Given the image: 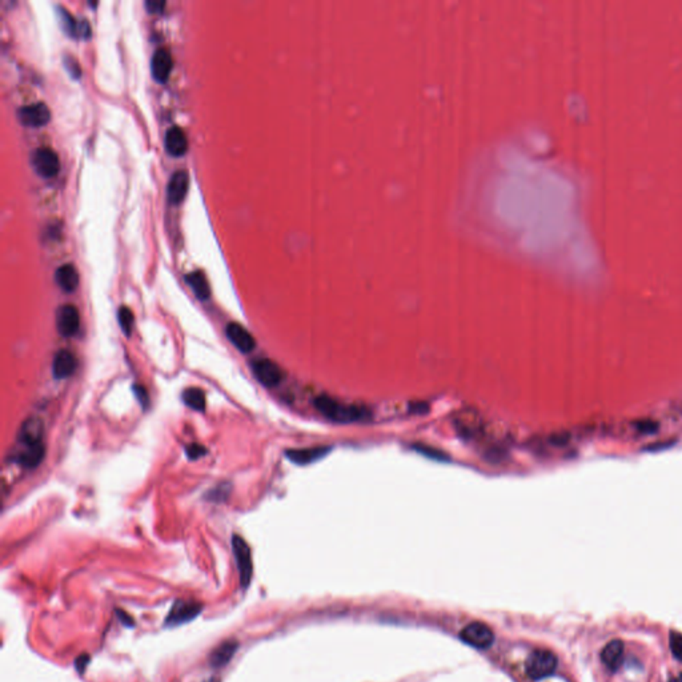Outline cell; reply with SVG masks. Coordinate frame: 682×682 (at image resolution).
<instances>
[{
  "label": "cell",
  "instance_id": "14",
  "mask_svg": "<svg viewBox=\"0 0 682 682\" xmlns=\"http://www.w3.org/2000/svg\"><path fill=\"white\" fill-rule=\"evenodd\" d=\"M165 149L173 158L183 156L188 149V141L186 132L175 125L171 127L165 134Z\"/></svg>",
  "mask_w": 682,
  "mask_h": 682
},
{
  "label": "cell",
  "instance_id": "28",
  "mask_svg": "<svg viewBox=\"0 0 682 682\" xmlns=\"http://www.w3.org/2000/svg\"><path fill=\"white\" fill-rule=\"evenodd\" d=\"M134 393L136 396V399L139 401V404L141 405L143 409H147L148 405H149V395L148 392L145 391L144 387L141 385H134Z\"/></svg>",
  "mask_w": 682,
  "mask_h": 682
},
{
  "label": "cell",
  "instance_id": "12",
  "mask_svg": "<svg viewBox=\"0 0 682 682\" xmlns=\"http://www.w3.org/2000/svg\"><path fill=\"white\" fill-rule=\"evenodd\" d=\"M172 55L167 48H159L155 51L151 60V71L152 76L156 82L165 83L172 71Z\"/></svg>",
  "mask_w": 682,
  "mask_h": 682
},
{
  "label": "cell",
  "instance_id": "30",
  "mask_svg": "<svg viewBox=\"0 0 682 682\" xmlns=\"http://www.w3.org/2000/svg\"><path fill=\"white\" fill-rule=\"evenodd\" d=\"M226 489H230V487H228V485L221 484L220 487H217V488L212 489L211 494H208V496H210L208 498L212 500V501H223V500L228 496V494H230V492H227Z\"/></svg>",
  "mask_w": 682,
  "mask_h": 682
},
{
  "label": "cell",
  "instance_id": "23",
  "mask_svg": "<svg viewBox=\"0 0 682 682\" xmlns=\"http://www.w3.org/2000/svg\"><path fill=\"white\" fill-rule=\"evenodd\" d=\"M235 648L236 645L235 644H232V642L226 644V645H223L221 648H219V649L213 653V656H212V663H213L215 666L224 665L228 659L232 657V655H234V652H235Z\"/></svg>",
  "mask_w": 682,
  "mask_h": 682
},
{
  "label": "cell",
  "instance_id": "3",
  "mask_svg": "<svg viewBox=\"0 0 682 682\" xmlns=\"http://www.w3.org/2000/svg\"><path fill=\"white\" fill-rule=\"evenodd\" d=\"M31 165L34 167L35 172L45 178L51 179L59 173L60 169V162L58 154L51 149V148H38L31 156Z\"/></svg>",
  "mask_w": 682,
  "mask_h": 682
},
{
  "label": "cell",
  "instance_id": "18",
  "mask_svg": "<svg viewBox=\"0 0 682 682\" xmlns=\"http://www.w3.org/2000/svg\"><path fill=\"white\" fill-rule=\"evenodd\" d=\"M45 456L46 447L45 444H40L38 447L21 449L16 456V461L25 470H34L40 465V463L45 460Z\"/></svg>",
  "mask_w": 682,
  "mask_h": 682
},
{
  "label": "cell",
  "instance_id": "33",
  "mask_svg": "<svg viewBox=\"0 0 682 682\" xmlns=\"http://www.w3.org/2000/svg\"><path fill=\"white\" fill-rule=\"evenodd\" d=\"M680 682H682V674L680 676Z\"/></svg>",
  "mask_w": 682,
  "mask_h": 682
},
{
  "label": "cell",
  "instance_id": "24",
  "mask_svg": "<svg viewBox=\"0 0 682 682\" xmlns=\"http://www.w3.org/2000/svg\"><path fill=\"white\" fill-rule=\"evenodd\" d=\"M413 449L417 450L420 454H424L432 460H437V461H448L449 460V456L446 454V452H443L437 448L429 447V446H424V444H416V446H413Z\"/></svg>",
  "mask_w": 682,
  "mask_h": 682
},
{
  "label": "cell",
  "instance_id": "25",
  "mask_svg": "<svg viewBox=\"0 0 682 682\" xmlns=\"http://www.w3.org/2000/svg\"><path fill=\"white\" fill-rule=\"evenodd\" d=\"M669 645L673 656L679 661H682V635L680 632H670L669 635Z\"/></svg>",
  "mask_w": 682,
  "mask_h": 682
},
{
  "label": "cell",
  "instance_id": "7",
  "mask_svg": "<svg viewBox=\"0 0 682 682\" xmlns=\"http://www.w3.org/2000/svg\"><path fill=\"white\" fill-rule=\"evenodd\" d=\"M80 328V315L75 306L64 304L56 310V330L63 337H71Z\"/></svg>",
  "mask_w": 682,
  "mask_h": 682
},
{
  "label": "cell",
  "instance_id": "26",
  "mask_svg": "<svg viewBox=\"0 0 682 682\" xmlns=\"http://www.w3.org/2000/svg\"><path fill=\"white\" fill-rule=\"evenodd\" d=\"M63 66L66 70L69 71V73L72 77H80L82 70H80V66L75 58H72L71 55H64Z\"/></svg>",
  "mask_w": 682,
  "mask_h": 682
},
{
  "label": "cell",
  "instance_id": "21",
  "mask_svg": "<svg viewBox=\"0 0 682 682\" xmlns=\"http://www.w3.org/2000/svg\"><path fill=\"white\" fill-rule=\"evenodd\" d=\"M56 10H58L56 11L58 12V21H59V25H60L62 31L64 34L70 35L71 38H76V35H77V23L75 21V18L71 15L70 12L66 8H63L60 5H58Z\"/></svg>",
  "mask_w": 682,
  "mask_h": 682
},
{
  "label": "cell",
  "instance_id": "32",
  "mask_svg": "<svg viewBox=\"0 0 682 682\" xmlns=\"http://www.w3.org/2000/svg\"><path fill=\"white\" fill-rule=\"evenodd\" d=\"M145 7H147L148 12H151V14H154V12H162L163 8L165 7V1L149 0V1H145Z\"/></svg>",
  "mask_w": 682,
  "mask_h": 682
},
{
  "label": "cell",
  "instance_id": "8",
  "mask_svg": "<svg viewBox=\"0 0 682 682\" xmlns=\"http://www.w3.org/2000/svg\"><path fill=\"white\" fill-rule=\"evenodd\" d=\"M43 435H45L43 422L38 417H31L22 424L18 435V443L22 449L38 447L40 444H45Z\"/></svg>",
  "mask_w": 682,
  "mask_h": 682
},
{
  "label": "cell",
  "instance_id": "22",
  "mask_svg": "<svg viewBox=\"0 0 682 682\" xmlns=\"http://www.w3.org/2000/svg\"><path fill=\"white\" fill-rule=\"evenodd\" d=\"M118 320L123 333L127 337H130L132 333V330H134V323H135V317H134L132 310L128 306H120L118 312Z\"/></svg>",
  "mask_w": 682,
  "mask_h": 682
},
{
  "label": "cell",
  "instance_id": "4",
  "mask_svg": "<svg viewBox=\"0 0 682 682\" xmlns=\"http://www.w3.org/2000/svg\"><path fill=\"white\" fill-rule=\"evenodd\" d=\"M252 372L260 384L267 388L278 387L284 378L282 368L268 358H259L251 364Z\"/></svg>",
  "mask_w": 682,
  "mask_h": 682
},
{
  "label": "cell",
  "instance_id": "27",
  "mask_svg": "<svg viewBox=\"0 0 682 682\" xmlns=\"http://www.w3.org/2000/svg\"><path fill=\"white\" fill-rule=\"evenodd\" d=\"M186 453L189 460H199L207 454V449L200 444H189L188 447L186 448Z\"/></svg>",
  "mask_w": 682,
  "mask_h": 682
},
{
  "label": "cell",
  "instance_id": "2",
  "mask_svg": "<svg viewBox=\"0 0 682 682\" xmlns=\"http://www.w3.org/2000/svg\"><path fill=\"white\" fill-rule=\"evenodd\" d=\"M557 659L549 650H535L526 661V672L531 679L541 680L555 673Z\"/></svg>",
  "mask_w": 682,
  "mask_h": 682
},
{
  "label": "cell",
  "instance_id": "15",
  "mask_svg": "<svg viewBox=\"0 0 682 682\" xmlns=\"http://www.w3.org/2000/svg\"><path fill=\"white\" fill-rule=\"evenodd\" d=\"M76 357L73 353L62 350L55 354L53 361H52V374L53 377L58 380L69 378L72 376L76 371Z\"/></svg>",
  "mask_w": 682,
  "mask_h": 682
},
{
  "label": "cell",
  "instance_id": "20",
  "mask_svg": "<svg viewBox=\"0 0 682 682\" xmlns=\"http://www.w3.org/2000/svg\"><path fill=\"white\" fill-rule=\"evenodd\" d=\"M182 399L184 401V404L195 409V411H199V412H204L206 411V395L202 389L199 388H188L183 392L182 395Z\"/></svg>",
  "mask_w": 682,
  "mask_h": 682
},
{
  "label": "cell",
  "instance_id": "6",
  "mask_svg": "<svg viewBox=\"0 0 682 682\" xmlns=\"http://www.w3.org/2000/svg\"><path fill=\"white\" fill-rule=\"evenodd\" d=\"M18 120L24 127L39 128L48 124L51 120V111L45 103H34L18 110Z\"/></svg>",
  "mask_w": 682,
  "mask_h": 682
},
{
  "label": "cell",
  "instance_id": "5",
  "mask_svg": "<svg viewBox=\"0 0 682 682\" xmlns=\"http://www.w3.org/2000/svg\"><path fill=\"white\" fill-rule=\"evenodd\" d=\"M461 640L477 649H487L494 641L492 629L483 622H472L461 631Z\"/></svg>",
  "mask_w": 682,
  "mask_h": 682
},
{
  "label": "cell",
  "instance_id": "11",
  "mask_svg": "<svg viewBox=\"0 0 682 682\" xmlns=\"http://www.w3.org/2000/svg\"><path fill=\"white\" fill-rule=\"evenodd\" d=\"M189 188V175L187 171H176L168 183L167 195L171 204H180L187 196Z\"/></svg>",
  "mask_w": 682,
  "mask_h": 682
},
{
  "label": "cell",
  "instance_id": "31",
  "mask_svg": "<svg viewBox=\"0 0 682 682\" xmlns=\"http://www.w3.org/2000/svg\"><path fill=\"white\" fill-rule=\"evenodd\" d=\"M76 38L90 39L91 38V27L87 21H82L77 23V35Z\"/></svg>",
  "mask_w": 682,
  "mask_h": 682
},
{
  "label": "cell",
  "instance_id": "10",
  "mask_svg": "<svg viewBox=\"0 0 682 682\" xmlns=\"http://www.w3.org/2000/svg\"><path fill=\"white\" fill-rule=\"evenodd\" d=\"M226 334L240 352H252L256 347L254 336L239 323H230L226 328Z\"/></svg>",
  "mask_w": 682,
  "mask_h": 682
},
{
  "label": "cell",
  "instance_id": "16",
  "mask_svg": "<svg viewBox=\"0 0 682 682\" xmlns=\"http://www.w3.org/2000/svg\"><path fill=\"white\" fill-rule=\"evenodd\" d=\"M55 282L66 293L73 292L79 285V273L72 264L60 265L55 272Z\"/></svg>",
  "mask_w": 682,
  "mask_h": 682
},
{
  "label": "cell",
  "instance_id": "9",
  "mask_svg": "<svg viewBox=\"0 0 682 682\" xmlns=\"http://www.w3.org/2000/svg\"><path fill=\"white\" fill-rule=\"evenodd\" d=\"M232 548H234L236 563H237V568H239L240 577H241V584L245 587V585H248V583L251 580V574H252L251 550H249L247 542L244 541L240 536L232 537Z\"/></svg>",
  "mask_w": 682,
  "mask_h": 682
},
{
  "label": "cell",
  "instance_id": "1",
  "mask_svg": "<svg viewBox=\"0 0 682 682\" xmlns=\"http://www.w3.org/2000/svg\"><path fill=\"white\" fill-rule=\"evenodd\" d=\"M315 408L317 412L336 424L367 423L372 419V412L358 404H347L336 400L328 395H320L315 399Z\"/></svg>",
  "mask_w": 682,
  "mask_h": 682
},
{
  "label": "cell",
  "instance_id": "19",
  "mask_svg": "<svg viewBox=\"0 0 682 682\" xmlns=\"http://www.w3.org/2000/svg\"><path fill=\"white\" fill-rule=\"evenodd\" d=\"M186 280L188 282L189 287L200 300H208L211 296V288L208 280L206 279L204 273L200 271L191 272L186 276Z\"/></svg>",
  "mask_w": 682,
  "mask_h": 682
},
{
  "label": "cell",
  "instance_id": "29",
  "mask_svg": "<svg viewBox=\"0 0 682 682\" xmlns=\"http://www.w3.org/2000/svg\"><path fill=\"white\" fill-rule=\"evenodd\" d=\"M192 611H193L192 604H188V605H187V604H184V602H180V608L175 607V609H173V614L171 616V620H178V621L180 622V621H183V617H187V618H189L188 616H186V613H193Z\"/></svg>",
  "mask_w": 682,
  "mask_h": 682
},
{
  "label": "cell",
  "instance_id": "13",
  "mask_svg": "<svg viewBox=\"0 0 682 682\" xmlns=\"http://www.w3.org/2000/svg\"><path fill=\"white\" fill-rule=\"evenodd\" d=\"M330 450V447L317 446V447L302 448V449H288L285 452L287 459L297 465H308L313 461L320 460Z\"/></svg>",
  "mask_w": 682,
  "mask_h": 682
},
{
  "label": "cell",
  "instance_id": "17",
  "mask_svg": "<svg viewBox=\"0 0 682 682\" xmlns=\"http://www.w3.org/2000/svg\"><path fill=\"white\" fill-rule=\"evenodd\" d=\"M601 659L611 670H617L624 661V642L620 640L611 641L601 652Z\"/></svg>",
  "mask_w": 682,
  "mask_h": 682
}]
</instances>
